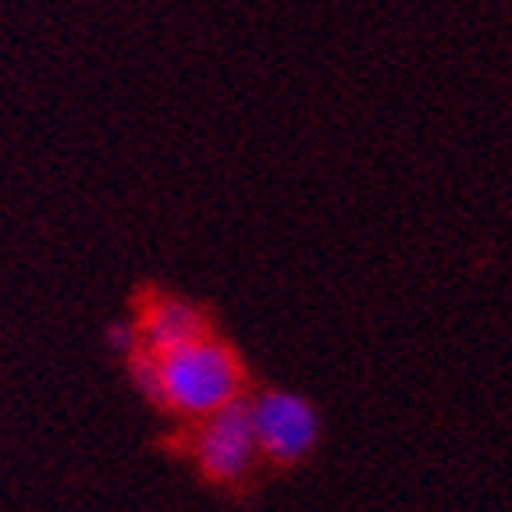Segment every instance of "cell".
I'll return each instance as SVG.
<instances>
[{
  "instance_id": "6da1fadb",
  "label": "cell",
  "mask_w": 512,
  "mask_h": 512,
  "mask_svg": "<svg viewBox=\"0 0 512 512\" xmlns=\"http://www.w3.org/2000/svg\"><path fill=\"white\" fill-rule=\"evenodd\" d=\"M160 409L200 420L246 395V363L214 331L157 356Z\"/></svg>"
},
{
  "instance_id": "7a4b0ae2",
  "label": "cell",
  "mask_w": 512,
  "mask_h": 512,
  "mask_svg": "<svg viewBox=\"0 0 512 512\" xmlns=\"http://www.w3.org/2000/svg\"><path fill=\"white\" fill-rule=\"evenodd\" d=\"M249 427H253L260 459L278 470H296L320 448V413L306 395L285 388H264L246 399Z\"/></svg>"
},
{
  "instance_id": "3957f363",
  "label": "cell",
  "mask_w": 512,
  "mask_h": 512,
  "mask_svg": "<svg viewBox=\"0 0 512 512\" xmlns=\"http://www.w3.org/2000/svg\"><path fill=\"white\" fill-rule=\"evenodd\" d=\"M189 452L207 484H214V488H242L253 477L256 463H260L246 413V395L200 416L196 431L189 438Z\"/></svg>"
},
{
  "instance_id": "277c9868",
  "label": "cell",
  "mask_w": 512,
  "mask_h": 512,
  "mask_svg": "<svg viewBox=\"0 0 512 512\" xmlns=\"http://www.w3.org/2000/svg\"><path fill=\"white\" fill-rule=\"evenodd\" d=\"M136 331H139V345L150 349L153 356H160V352H171V349H178V345L210 335V320H207V313L196 303H189V299L150 296L143 303V310H139Z\"/></svg>"
},
{
  "instance_id": "5b68a950",
  "label": "cell",
  "mask_w": 512,
  "mask_h": 512,
  "mask_svg": "<svg viewBox=\"0 0 512 512\" xmlns=\"http://www.w3.org/2000/svg\"><path fill=\"white\" fill-rule=\"evenodd\" d=\"M107 345H111L114 352H118L121 360H128L132 352L139 349V331L136 324H114L111 331H107Z\"/></svg>"
}]
</instances>
